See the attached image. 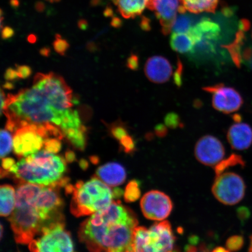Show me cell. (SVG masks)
I'll list each match as a JSON object with an SVG mask.
<instances>
[{"instance_id":"obj_7","label":"cell","mask_w":252,"mask_h":252,"mask_svg":"<svg viewBox=\"0 0 252 252\" xmlns=\"http://www.w3.org/2000/svg\"><path fill=\"white\" fill-rule=\"evenodd\" d=\"M31 252H76L65 222L54 223L43 228L39 237L29 244Z\"/></svg>"},{"instance_id":"obj_11","label":"cell","mask_w":252,"mask_h":252,"mask_svg":"<svg viewBox=\"0 0 252 252\" xmlns=\"http://www.w3.org/2000/svg\"><path fill=\"white\" fill-rule=\"evenodd\" d=\"M43 138L37 133L35 126L30 124L18 128L13 136V149L18 157H27L35 154L44 145Z\"/></svg>"},{"instance_id":"obj_17","label":"cell","mask_w":252,"mask_h":252,"mask_svg":"<svg viewBox=\"0 0 252 252\" xmlns=\"http://www.w3.org/2000/svg\"><path fill=\"white\" fill-rule=\"evenodd\" d=\"M118 10L126 19L134 18L140 15L148 7L150 0H112Z\"/></svg>"},{"instance_id":"obj_41","label":"cell","mask_w":252,"mask_h":252,"mask_svg":"<svg viewBox=\"0 0 252 252\" xmlns=\"http://www.w3.org/2000/svg\"><path fill=\"white\" fill-rule=\"evenodd\" d=\"M40 54L44 57H49L50 54V49L49 47H43L40 50Z\"/></svg>"},{"instance_id":"obj_51","label":"cell","mask_w":252,"mask_h":252,"mask_svg":"<svg viewBox=\"0 0 252 252\" xmlns=\"http://www.w3.org/2000/svg\"><path fill=\"white\" fill-rule=\"evenodd\" d=\"M11 4L14 7H18L19 5L18 0H11Z\"/></svg>"},{"instance_id":"obj_12","label":"cell","mask_w":252,"mask_h":252,"mask_svg":"<svg viewBox=\"0 0 252 252\" xmlns=\"http://www.w3.org/2000/svg\"><path fill=\"white\" fill-rule=\"evenodd\" d=\"M195 156L200 163L207 166H216L225 156V149L218 138L213 135H205L197 142Z\"/></svg>"},{"instance_id":"obj_21","label":"cell","mask_w":252,"mask_h":252,"mask_svg":"<svg viewBox=\"0 0 252 252\" xmlns=\"http://www.w3.org/2000/svg\"><path fill=\"white\" fill-rule=\"evenodd\" d=\"M185 14H181L176 18L172 28L173 33H188L193 26V19Z\"/></svg>"},{"instance_id":"obj_55","label":"cell","mask_w":252,"mask_h":252,"mask_svg":"<svg viewBox=\"0 0 252 252\" xmlns=\"http://www.w3.org/2000/svg\"></svg>"},{"instance_id":"obj_45","label":"cell","mask_w":252,"mask_h":252,"mask_svg":"<svg viewBox=\"0 0 252 252\" xmlns=\"http://www.w3.org/2000/svg\"><path fill=\"white\" fill-rule=\"evenodd\" d=\"M186 252H204L197 251L196 247H193V246H188L187 248V250H186Z\"/></svg>"},{"instance_id":"obj_13","label":"cell","mask_w":252,"mask_h":252,"mask_svg":"<svg viewBox=\"0 0 252 252\" xmlns=\"http://www.w3.org/2000/svg\"><path fill=\"white\" fill-rule=\"evenodd\" d=\"M179 7V0H150L147 7L155 12L163 33L168 34L177 18Z\"/></svg>"},{"instance_id":"obj_48","label":"cell","mask_w":252,"mask_h":252,"mask_svg":"<svg viewBox=\"0 0 252 252\" xmlns=\"http://www.w3.org/2000/svg\"><path fill=\"white\" fill-rule=\"evenodd\" d=\"M36 9L37 11H42V9H44V5L42 4V2H37V4L36 5Z\"/></svg>"},{"instance_id":"obj_32","label":"cell","mask_w":252,"mask_h":252,"mask_svg":"<svg viewBox=\"0 0 252 252\" xmlns=\"http://www.w3.org/2000/svg\"><path fill=\"white\" fill-rule=\"evenodd\" d=\"M18 76L20 78L26 79L30 77L32 73V68L28 65H16Z\"/></svg>"},{"instance_id":"obj_42","label":"cell","mask_w":252,"mask_h":252,"mask_svg":"<svg viewBox=\"0 0 252 252\" xmlns=\"http://www.w3.org/2000/svg\"><path fill=\"white\" fill-rule=\"evenodd\" d=\"M78 25V27L80 28L81 30H86L88 27V23L84 20H81L79 21Z\"/></svg>"},{"instance_id":"obj_15","label":"cell","mask_w":252,"mask_h":252,"mask_svg":"<svg viewBox=\"0 0 252 252\" xmlns=\"http://www.w3.org/2000/svg\"><path fill=\"white\" fill-rule=\"evenodd\" d=\"M227 139L233 149L247 150L252 144V128L245 123L235 122L229 128Z\"/></svg>"},{"instance_id":"obj_49","label":"cell","mask_w":252,"mask_h":252,"mask_svg":"<svg viewBox=\"0 0 252 252\" xmlns=\"http://www.w3.org/2000/svg\"><path fill=\"white\" fill-rule=\"evenodd\" d=\"M105 15L106 17H110L112 15V11L111 8L106 9L105 11Z\"/></svg>"},{"instance_id":"obj_53","label":"cell","mask_w":252,"mask_h":252,"mask_svg":"<svg viewBox=\"0 0 252 252\" xmlns=\"http://www.w3.org/2000/svg\"><path fill=\"white\" fill-rule=\"evenodd\" d=\"M47 1H49L51 2H58V1H60V0H47Z\"/></svg>"},{"instance_id":"obj_29","label":"cell","mask_w":252,"mask_h":252,"mask_svg":"<svg viewBox=\"0 0 252 252\" xmlns=\"http://www.w3.org/2000/svg\"><path fill=\"white\" fill-rule=\"evenodd\" d=\"M243 243V238L239 236H234L228 239L226 245L229 251H236L240 250Z\"/></svg>"},{"instance_id":"obj_27","label":"cell","mask_w":252,"mask_h":252,"mask_svg":"<svg viewBox=\"0 0 252 252\" xmlns=\"http://www.w3.org/2000/svg\"><path fill=\"white\" fill-rule=\"evenodd\" d=\"M53 47L59 55L64 56L65 52L70 47L67 41L63 39L59 34H56L55 40L53 42Z\"/></svg>"},{"instance_id":"obj_16","label":"cell","mask_w":252,"mask_h":252,"mask_svg":"<svg viewBox=\"0 0 252 252\" xmlns=\"http://www.w3.org/2000/svg\"><path fill=\"white\" fill-rule=\"evenodd\" d=\"M96 175L110 187H116L125 182L126 172L124 166L117 162L107 163L99 167Z\"/></svg>"},{"instance_id":"obj_50","label":"cell","mask_w":252,"mask_h":252,"mask_svg":"<svg viewBox=\"0 0 252 252\" xmlns=\"http://www.w3.org/2000/svg\"><path fill=\"white\" fill-rule=\"evenodd\" d=\"M90 158L93 163H97L99 161L98 157L96 156H92Z\"/></svg>"},{"instance_id":"obj_8","label":"cell","mask_w":252,"mask_h":252,"mask_svg":"<svg viewBox=\"0 0 252 252\" xmlns=\"http://www.w3.org/2000/svg\"><path fill=\"white\" fill-rule=\"evenodd\" d=\"M245 188V182L240 176L226 172L216 176L212 192L220 203L232 206L243 199Z\"/></svg>"},{"instance_id":"obj_9","label":"cell","mask_w":252,"mask_h":252,"mask_svg":"<svg viewBox=\"0 0 252 252\" xmlns=\"http://www.w3.org/2000/svg\"><path fill=\"white\" fill-rule=\"evenodd\" d=\"M141 209L146 219L162 220L168 217L173 209L171 198L163 192L151 190L141 198Z\"/></svg>"},{"instance_id":"obj_38","label":"cell","mask_w":252,"mask_h":252,"mask_svg":"<svg viewBox=\"0 0 252 252\" xmlns=\"http://www.w3.org/2000/svg\"><path fill=\"white\" fill-rule=\"evenodd\" d=\"M14 34V31L11 28L6 27L2 30V38L3 39H8L11 38Z\"/></svg>"},{"instance_id":"obj_24","label":"cell","mask_w":252,"mask_h":252,"mask_svg":"<svg viewBox=\"0 0 252 252\" xmlns=\"http://www.w3.org/2000/svg\"><path fill=\"white\" fill-rule=\"evenodd\" d=\"M1 158L5 157L11 152L13 146L12 135L7 130L1 131Z\"/></svg>"},{"instance_id":"obj_36","label":"cell","mask_w":252,"mask_h":252,"mask_svg":"<svg viewBox=\"0 0 252 252\" xmlns=\"http://www.w3.org/2000/svg\"><path fill=\"white\" fill-rule=\"evenodd\" d=\"M4 78L7 81H14L18 80V78H20L18 76V72L17 70H15L14 69L12 68H8L6 70L4 74Z\"/></svg>"},{"instance_id":"obj_40","label":"cell","mask_w":252,"mask_h":252,"mask_svg":"<svg viewBox=\"0 0 252 252\" xmlns=\"http://www.w3.org/2000/svg\"><path fill=\"white\" fill-rule=\"evenodd\" d=\"M122 22L118 18H113L111 25L112 26L115 28H119L121 26Z\"/></svg>"},{"instance_id":"obj_14","label":"cell","mask_w":252,"mask_h":252,"mask_svg":"<svg viewBox=\"0 0 252 252\" xmlns=\"http://www.w3.org/2000/svg\"><path fill=\"white\" fill-rule=\"evenodd\" d=\"M144 72L150 81L156 84H163L171 78L173 69L168 59L162 56H155L147 60Z\"/></svg>"},{"instance_id":"obj_23","label":"cell","mask_w":252,"mask_h":252,"mask_svg":"<svg viewBox=\"0 0 252 252\" xmlns=\"http://www.w3.org/2000/svg\"><path fill=\"white\" fill-rule=\"evenodd\" d=\"M141 195L140 185L136 181L129 182L126 187L124 196L126 201L134 202L139 198Z\"/></svg>"},{"instance_id":"obj_35","label":"cell","mask_w":252,"mask_h":252,"mask_svg":"<svg viewBox=\"0 0 252 252\" xmlns=\"http://www.w3.org/2000/svg\"><path fill=\"white\" fill-rule=\"evenodd\" d=\"M242 61H244L252 70V49H246L242 52Z\"/></svg>"},{"instance_id":"obj_56","label":"cell","mask_w":252,"mask_h":252,"mask_svg":"<svg viewBox=\"0 0 252 252\" xmlns=\"http://www.w3.org/2000/svg\"></svg>"},{"instance_id":"obj_54","label":"cell","mask_w":252,"mask_h":252,"mask_svg":"<svg viewBox=\"0 0 252 252\" xmlns=\"http://www.w3.org/2000/svg\"><path fill=\"white\" fill-rule=\"evenodd\" d=\"M2 231H3V227H2V225H1V238H2Z\"/></svg>"},{"instance_id":"obj_46","label":"cell","mask_w":252,"mask_h":252,"mask_svg":"<svg viewBox=\"0 0 252 252\" xmlns=\"http://www.w3.org/2000/svg\"><path fill=\"white\" fill-rule=\"evenodd\" d=\"M82 168L86 169L88 166V163L86 159H81L80 162Z\"/></svg>"},{"instance_id":"obj_5","label":"cell","mask_w":252,"mask_h":252,"mask_svg":"<svg viewBox=\"0 0 252 252\" xmlns=\"http://www.w3.org/2000/svg\"><path fill=\"white\" fill-rule=\"evenodd\" d=\"M66 191L72 194L71 212L77 217L91 215L106 209L113 202L114 192L98 178L67 185Z\"/></svg>"},{"instance_id":"obj_26","label":"cell","mask_w":252,"mask_h":252,"mask_svg":"<svg viewBox=\"0 0 252 252\" xmlns=\"http://www.w3.org/2000/svg\"><path fill=\"white\" fill-rule=\"evenodd\" d=\"M44 150L50 153H58L62 149L61 140L57 138H47L44 140Z\"/></svg>"},{"instance_id":"obj_34","label":"cell","mask_w":252,"mask_h":252,"mask_svg":"<svg viewBox=\"0 0 252 252\" xmlns=\"http://www.w3.org/2000/svg\"><path fill=\"white\" fill-rule=\"evenodd\" d=\"M126 65L130 70H137L138 67H139V59H138V56L132 54L128 58Z\"/></svg>"},{"instance_id":"obj_39","label":"cell","mask_w":252,"mask_h":252,"mask_svg":"<svg viewBox=\"0 0 252 252\" xmlns=\"http://www.w3.org/2000/svg\"><path fill=\"white\" fill-rule=\"evenodd\" d=\"M65 159L68 163H71L76 160V157L73 151L67 150L65 154Z\"/></svg>"},{"instance_id":"obj_3","label":"cell","mask_w":252,"mask_h":252,"mask_svg":"<svg viewBox=\"0 0 252 252\" xmlns=\"http://www.w3.org/2000/svg\"><path fill=\"white\" fill-rule=\"evenodd\" d=\"M135 214L120 201L93 214L79 228L78 237L90 252H131Z\"/></svg>"},{"instance_id":"obj_43","label":"cell","mask_w":252,"mask_h":252,"mask_svg":"<svg viewBox=\"0 0 252 252\" xmlns=\"http://www.w3.org/2000/svg\"><path fill=\"white\" fill-rule=\"evenodd\" d=\"M3 88L6 90H12L14 88V85L10 83V82H7V83H5L4 86H3Z\"/></svg>"},{"instance_id":"obj_22","label":"cell","mask_w":252,"mask_h":252,"mask_svg":"<svg viewBox=\"0 0 252 252\" xmlns=\"http://www.w3.org/2000/svg\"><path fill=\"white\" fill-rule=\"evenodd\" d=\"M244 162L240 156L235 155H232L230 156L229 158L225 160H222L218 164L215 166V171L216 176H219L221 173H223L226 169H228L230 166H233L236 165H243Z\"/></svg>"},{"instance_id":"obj_52","label":"cell","mask_w":252,"mask_h":252,"mask_svg":"<svg viewBox=\"0 0 252 252\" xmlns=\"http://www.w3.org/2000/svg\"><path fill=\"white\" fill-rule=\"evenodd\" d=\"M249 252H252V236L251 238V244H250V250H249Z\"/></svg>"},{"instance_id":"obj_18","label":"cell","mask_w":252,"mask_h":252,"mask_svg":"<svg viewBox=\"0 0 252 252\" xmlns=\"http://www.w3.org/2000/svg\"><path fill=\"white\" fill-rule=\"evenodd\" d=\"M180 2L179 13L185 14L189 11L193 14H199L204 12H215L219 0H180Z\"/></svg>"},{"instance_id":"obj_33","label":"cell","mask_w":252,"mask_h":252,"mask_svg":"<svg viewBox=\"0 0 252 252\" xmlns=\"http://www.w3.org/2000/svg\"><path fill=\"white\" fill-rule=\"evenodd\" d=\"M184 67H183L182 63L180 61L178 63V68L173 75V81L176 86L180 87L182 84V74Z\"/></svg>"},{"instance_id":"obj_20","label":"cell","mask_w":252,"mask_h":252,"mask_svg":"<svg viewBox=\"0 0 252 252\" xmlns=\"http://www.w3.org/2000/svg\"><path fill=\"white\" fill-rule=\"evenodd\" d=\"M170 45L174 51L185 54L193 53L195 42L189 33H172Z\"/></svg>"},{"instance_id":"obj_25","label":"cell","mask_w":252,"mask_h":252,"mask_svg":"<svg viewBox=\"0 0 252 252\" xmlns=\"http://www.w3.org/2000/svg\"><path fill=\"white\" fill-rule=\"evenodd\" d=\"M110 133L113 138L118 141L129 134L127 127L122 122L112 124L110 127Z\"/></svg>"},{"instance_id":"obj_47","label":"cell","mask_w":252,"mask_h":252,"mask_svg":"<svg viewBox=\"0 0 252 252\" xmlns=\"http://www.w3.org/2000/svg\"><path fill=\"white\" fill-rule=\"evenodd\" d=\"M212 252H230L229 250H226V249L221 248V247H219L215 249V250H214V251Z\"/></svg>"},{"instance_id":"obj_2","label":"cell","mask_w":252,"mask_h":252,"mask_svg":"<svg viewBox=\"0 0 252 252\" xmlns=\"http://www.w3.org/2000/svg\"><path fill=\"white\" fill-rule=\"evenodd\" d=\"M57 188L22 183L9 220L16 242L30 244L43 228L64 222L63 201Z\"/></svg>"},{"instance_id":"obj_4","label":"cell","mask_w":252,"mask_h":252,"mask_svg":"<svg viewBox=\"0 0 252 252\" xmlns=\"http://www.w3.org/2000/svg\"><path fill=\"white\" fill-rule=\"evenodd\" d=\"M66 160L45 150L39 151L16 163L8 172L23 183L59 188L66 187Z\"/></svg>"},{"instance_id":"obj_44","label":"cell","mask_w":252,"mask_h":252,"mask_svg":"<svg viewBox=\"0 0 252 252\" xmlns=\"http://www.w3.org/2000/svg\"><path fill=\"white\" fill-rule=\"evenodd\" d=\"M28 40L31 43H34L37 40L36 36L33 34H30L28 37Z\"/></svg>"},{"instance_id":"obj_10","label":"cell","mask_w":252,"mask_h":252,"mask_svg":"<svg viewBox=\"0 0 252 252\" xmlns=\"http://www.w3.org/2000/svg\"><path fill=\"white\" fill-rule=\"evenodd\" d=\"M203 90L213 94V108L225 114L237 111L243 104V99L237 91L222 84L204 87Z\"/></svg>"},{"instance_id":"obj_1","label":"cell","mask_w":252,"mask_h":252,"mask_svg":"<svg viewBox=\"0 0 252 252\" xmlns=\"http://www.w3.org/2000/svg\"><path fill=\"white\" fill-rule=\"evenodd\" d=\"M73 104L72 90L64 79L53 72L38 73L31 88L1 97V113L8 119L6 130L12 133L30 124H52L61 128Z\"/></svg>"},{"instance_id":"obj_30","label":"cell","mask_w":252,"mask_h":252,"mask_svg":"<svg viewBox=\"0 0 252 252\" xmlns=\"http://www.w3.org/2000/svg\"><path fill=\"white\" fill-rule=\"evenodd\" d=\"M164 121L167 127L169 128H176L182 126L180 118L175 113H168L165 116Z\"/></svg>"},{"instance_id":"obj_37","label":"cell","mask_w":252,"mask_h":252,"mask_svg":"<svg viewBox=\"0 0 252 252\" xmlns=\"http://www.w3.org/2000/svg\"><path fill=\"white\" fill-rule=\"evenodd\" d=\"M155 133L157 136L163 137L168 134V129L162 124L157 125L155 128Z\"/></svg>"},{"instance_id":"obj_28","label":"cell","mask_w":252,"mask_h":252,"mask_svg":"<svg viewBox=\"0 0 252 252\" xmlns=\"http://www.w3.org/2000/svg\"><path fill=\"white\" fill-rule=\"evenodd\" d=\"M119 143L122 147V150H124L126 153L131 154L134 152L135 150V141L131 135L129 134L126 135L119 141Z\"/></svg>"},{"instance_id":"obj_31","label":"cell","mask_w":252,"mask_h":252,"mask_svg":"<svg viewBox=\"0 0 252 252\" xmlns=\"http://www.w3.org/2000/svg\"><path fill=\"white\" fill-rule=\"evenodd\" d=\"M15 161L11 158H2L1 177L3 176H7L8 172L15 164Z\"/></svg>"},{"instance_id":"obj_6","label":"cell","mask_w":252,"mask_h":252,"mask_svg":"<svg viewBox=\"0 0 252 252\" xmlns=\"http://www.w3.org/2000/svg\"><path fill=\"white\" fill-rule=\"evenodd\" d=\"M175 239L168 220L156 223L149 229L137 226L134 230L131 252H172Z\"/></svg>"},{"instance_id":"obj_19","label":"cell","mask_w":252,"mask_h":252,"mask_svg":"<svg viewBox=\"0 0 252 252\" xmlns=\"http://www.w3.org/2000/svg\"><path fill=\"white\" fill-rule=\"evenodd\" d=\"M0 214L7 217L13 212L16 203V191L12 186L2 185L0 188Z\"/></svg>"}]
</instances>
